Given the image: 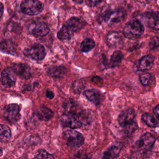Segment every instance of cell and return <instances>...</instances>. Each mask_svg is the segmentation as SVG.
I'll return each instance as SVG.
<instances>
[{"mask_svg": "<svg viewBox=\"0 0 159 159\" xmlns=\"http://www.w3.org/2000/svg\"><path fill=\"white\" fill-rule=\"evenodd\" d=\"M155 136L150 132H146L141 136L139 140L136 142L135 147L138 152L142 153H145L151 150L155 143Z\"/></svg>", "mask_w": 159, "mask_h": 159, "instance_id": "4", "label": "cell"}, {"mask_svg": "<svg viewBox=\"0 0 159 159\" xmlns=\"http://www.w3.org/2000/svg\"><path fill=\"white\" fill-rule=\"evenodd\" d=\"M153 114L156 116V117L159 120V105H157L153 109Z\"/></svg>", "mask_w": 159, "mask_h": 159, "instance_id": "33", "label": "cell"}, {"mask_svg": "<svg viewBox=\"0 0 159 159\" xmlns=\"http://www.w3.org/2000/svg\"><path fill=\"white\" fill-rule=\"evenodd\" d=\"M53 116V112L49 108L45 106H42L37 111V117L39 119L43 120H48Z\"/></svg>", "mask_w": 159, "mask_h": 159, "instance_id": "21", "label": "cell"}, {"mask_svg": "<svg viewBox=\"0 0 159 159\" xmlns=\"http://www.w3.org/2000/svg\"><path fill=\"white\" fill-rule=\"evenodd\" d=\"M21 11L28 16H36L43 10L42 4L37 0H25L20 4Z\"/></svg>", "mask_w": 159, "mask_h": 159, "instance_id": "5", "label": "cell"}, {"mask_svg": "<svg viewBox=\"0 0 159 159\" xmlns=\"http://www.w3.org/2000/svg\"><path fill=\"white\" fill-rule=\"evenodd\" d=\"M152 80V75L149 73H142L139 76V81L143 86H147Z\"/></svg>", "mask_w": 159, "mask_h": 159, "instance_id": "28", "label": "cell"}, {"mask_svg": "<svg viewBox=\"0 0 159 159\" xmlns=\"http://www.w3.org/2000/svg\"><path fill=\"white\" fill-rule=\"evenodd\" d=\"M150 46L151 48H155L159 47V36L155 37L152 39L150 43Z\"/></svg>", "mask_w": 159, "mask_h": 159, "instance_id": "30", "label": "cell"}, {"mask_svg": "<svg viewBox=\"0 0 159 159\" xmlns=\"http://www.w3.org/2000/svg\"><path fill=\"white\" fill-rule=\"evenodd\" d=\"M102 1H86V3L87 5H88L90 7H94L101 3Z\"/></svg>", "mask_w": 159, "mask_h": 159, "instance_id": "31", "label": "cell"}, {"mask_svg": "<svg viewBox=\"0 0 159 159\" xmlns=\"http://www.w3.org/2000/svg\"><path fill=\"white\" fill-rule=\"evenodd\" d=\"M11 137V130L10 128L4 124H0V142H7Z\"/></svg>", "mask_w": 159, "mask_h": 159, "instance_id": "24", "label": "cell"}, {"mask_svg": "<svg viewBox=\"0 0 159 159\" xmlns=\"http://www.w3.org/2000/svg\"><path fill=\"white\" fill-rule=\"evenodd\" d=\"M122 147L123 145L121 143H115L103 153L102 159H116L119 156Z\"/></svg>", "mask_w": 159, "mask_h": 159, "instance_id": "15", "label": "cell"}, {"mask_svg": "<svg viewBox=\"0 0 159 159\" xmlns=\"http://www.w3.org/2000/svg\"><path fill=\"white\" fill-rule=\"evenodd\" d=\"M63 137L66 143L71 147H80L84 143V137L82 134L73 129L64 131Z\"/></svg>", "mask_w": 159, "mask_h": 159, "instance_id": "2", "label": "cell"}, {"mask_svg": "<svg viewBox=\"0 0 159 159\" xmlns=\"http://www.w3.org/2000/svg\"><path fill=\"white\" fill-rule=\"evenodd\" d=\"M144 31V27L140 21L132 20L125 25L123 28V35L127 39H135L140 37Z\"/></svg>", "mask_w": 159, "mask_h": 159, "instance_id": "1", "label": "cell"}, {"mask_svg": "<svg viewBox=\"0 0 159 159\" xmlns=\"http://www.w3.org/2000/svg\"><path fill=\"white\" fill-rule=\"evenodd\" d=\"M135 117V113L134 109L129 108L120 113L118 117V122L120 125L123 127L133 123Z\"/></svg>", "mask_w": 159, "mask_h": 159, "instance_id": "11", "label": "cell"}, {"mask_svg": "<svg viewBox=\"0 0 159 159\" xmlns=\"http://www.w3.org/2000/svg\"><path fill=\"white\" fill-rule=\"evenodd\" d=\"M154 65V58L152 55H147L142 57L136 65V68L139 71H147Z\"/></svg>", "mask_w": 159, "mask_h": 159, "instance_id": "16", "label": "cell"}, {"mask_svg": "<svg viewBox=\"0 0 159 159\" xmlns=\"http://www.w3.org/2000/svg\"><path fill=\"white\" fill-rule=\"evenodd\" d=\"M3 11H4V6H3L2 4L0 2V19H1V17L2 16Z\"/></svg>", "mask_w": 159, "mask_h": 159, "instance_id": "34", "label": "cell"}, {"mask_svg": "<svg viewBox=\"0 0 159 159\" xmlns=\"http://www.w3.org/2000/svg\"><path fill=\"white\" fill-rule=\"evenodd\" d=\"M47 72L50 76L60 78L66 73V68L63 66H51L47 68Z\"/></svg>", "mask_w": 159, "mask_h": 159, "instance_id": "20", "label": "cell"}, {"mask_svg": "<svg viewBox=\"0 0 159 159\" xmlns=\"http://www.w3.org/2000/svg\"><path fill=\"white\" fill-rule=\"evenodd\" d=\"M34 159H55V158L52 154L49 153L46 150L42 149L38 152L35 156Z\"/></svg>", "mask_w": 159, "mask_h": 159, "instance_id": "27", "label": "cell"}, {"mask_svg": "<svg viewBox=\"0 0 159 159\" xmlns=\"http://www.w3.org/2000/svg\"><path fill=\"white\" fill-rule=\"evenodd\" d=\"M25 57L34 60H42L46 55V51L44 47L40 44L36 43L31 47L25 48L24 51Z\"/></svg>", "mask_w": 159, "mask_h": 159, "instance_id": "6", "label": "cell"}, {"mask_svg": "<svg viewBox=\"0 0 159 159\" xmlns=\"http://www.w3.org/2000/svg\"><path fill=\"white\" fill-rule=\"evenodd\" d=\"M123 128H124V134H125L127 136H129L134 132H135V130L137 129V125L136 122H134L133 123H132L128 125L123 127Z\"/></svg>", "mask_w": 159, "mask_h": 159, "instance_id": "29", "label": "cell"}, {"mask_svg": "<svg viewBox=\"0 0 159 159\" xmlns=\"http://www.w3.org/2000/svg\"><path fill=\"white\" fill-rule=\"evenodd\" d=\"M123 35L119 32L112 31L109 32L106 37V42L109 46L114 47L120 45L123 41Z\"/></svg>", "mask_w": 159, "mask_h": 159, "instance_id": "18", "label": "cell"}, {"mask_svg": "<svg viewBox=\"0 0 159 159\" xmlns=\"http://www.w3.org/2000/svg\"><path fill=\"white\" fill-rule=\"evenodd\" d=\"M0 51L4 53L14 55L16 52V45L11 40H3L0 42Z\"/></svg>", "mask_w": 159, "mask_h": 159, "instance_id": "19", "label": "cell"}, {"mask_svg": "<svg viewBox=\"0 0 159 159\" xmlns=\"http://www.w3.org/2000/svg\"><path fill=\"white\" fill-rule=\"evenodd\" d=\"M143 17L148 27L159 30V12H146L143 14Z\"/></svg>", "mask_w": 159, "mask_h": 159, "instance_id": "12", "label": "cell"}, {"mask_svg": "<svg viewBox=\"0 0 159 159\" xmlns=\"http://www.w3.org/2000/svg\"><path fill=\"white\" fill-rule=\"evenodd\" d=\"M60 121L62 125L71 129H78L82 126V122L80 119H79L75 114L67 112L62 115L60 118Z\"/></svg>", "mask_w": 159, "mask_h": 159, "instance_id": "8", "label": "cell"}, {"mask_svg": "<svg viewBox=\"0 0 159 159\" xmlns=\"http://www.w3.org/2000/svg\"><path fill=\"white\" fill-rule=\"evenodd\" d=\"M45 94H46V96H47L48 98L50 99H52L53 98V97H54L53 93L52 91L49 90V89H47V90H46Z\"/></svg>", "mask_w": 159, "mask_h": 159, "instance_id": "32", "label": "cell"}, {"mask_svg": "<svg viewBox=\"0 0 159 159\" xmlns=\"http://www.w3.org/2000/svg\"><path fill=\"white\" fill-rule=\"evenodd\" d=\"M126 14L122 9H110L106 11L102 14V19L107 24H117L123 20Z\"/></svg>", "mask_w": 159, "mask_h": 159, "instance_id": "3", "label": "cell"}, {"mask_svg": "<svg viewBox=\"0 0 159 159\" xmlns=\"http://www.w3.org/2000/svg\"><path fill=\"white\" fill-rule=\"evenodd\" d=\"M142 120L150 127H157L159 126V120L155 118L149 113H145L142 116Z\"/></svg>", "mask_w": 159, "mask_h": 159, "instance_id": "23", "label": "cell"}, {"mask_svg": "<svg viewBox=\"0 0 159 159\" xmlns=\"http://www.w3.org/2000/svg\"><path fill=\"white\" fill-rule=\"evenodd\" d=\"M29 30L37 37H44L50 32L48 26L43 22H36L30 25Z\"/></svg>", "mask_w": 159, "mask_h": 159, "instance_id": "10", "label": "cell"}, {"mask_svg": "<svg viewBox=\"0 0 159 159\" xmlns=\"http://www.w3.org/2000/svg\"><path fill=\"white\" fill-rule=\"evenodd\" d=\"M75 3H78V4H81L83 2V1H73Z\"/></svg>", "mask_w": 159, "mask_h": 159, "instance_id": "35", "label": "cell"}, {"mask_svg": "<svg viewBox=\"0 0 159 159\" xmlns=\"http://www.w3.org/2000/svg\"><path fill=\"white\" fill-rule=\"evenodd\" d=\"M1 82L6 88L12 87L15 84L16 82V73L12 68H6L2 71Z\"/></svg>", "mask_w": 159, "mask_h": 159, "instance_id": "9", "label": "cell"}, {"mask_svg": "<svg viewBox=\"0 0 159 159\" xmlns=\"http://www.w3.org/2000/svg\"><path fill=\"white\" fill-rule=\"evenodd\" d=\"M95 46L94 41L89 38L84 39L80 45V50L83 52H88L91 51Z\"/></svg>", "mask_w": 159, "mask_h": 159, "instance_id": "25", "label": "cell"}, {"mask_svg": "<svg viewBox=\"0 0 159 159\" xmlns=\"http://www.w3.org/2000/svg\"><path fill=\"white\" fill-rule=\"evenodd\" d=\"M85 22L76 17H73L69 19L65 24L68 29L73 34V33L80 30L85 25Z\"/></svg>", "mask_w": 159, "mask_h": 159, "instance_id": "17", "label": "cell"}, {"mask_svg": "<svg viewBox=\"0 0 159 159\" xmlns=\"http://www.w3.org/2000/svg\"><path fill=\"white\" fill-rule=\"evenodd\" d=\"M3 116L9 123H16L20 117L19 106L17 104H9L7 105L4 109Z\"/></svg>", "mask_w": 159, "mask_h": 159, "instance_id": "7", "label": "cell"}, {"mask_svg": "<svg viewBox=\"0 0 159 159\" xmlns=\"http://www.w3.org/2000/svg\"><path fill=\"white\" fill-rule=\"evenodd\" d=\"M16 75L24 79H28L32 76V71L29 66L24 63H15L11 67Z\"/></svg>", "mask_w": 159, "mask_h": 159, "instance_id": "14", "label": "cell"}, {"mask_svg": "<svg viewBox=\"0 0 159 159\" xmlns=\"http://www.w3.org/2000/svg\"><path fill=\"white\" fill-rule=\"evenodd\" d=\"M3 154V152H2V149L0 147V157L2 156Z\"/></svg>", "mask_w": 159, "mask_h": 159, "instance_id": "36", "label": "cell"}, {"mask_svg": "<svg viewBox=\"0 0 159 159\" xmlns=\"http://www.w3.org/2000/svg\"><path fill=\"white\" fill-rule=\"evenodd\" d=\"M124 58L123 53L119 50L115 51L111 57L109 61V66L111 68H114L117 66L122 61Z\"/></svg>", "mask_w": 159, "mask_h": 159, "instance_id": "22", "label": "cell"}, {"mask_svg": "<svg viewBox=\"0 0 159 159\" xmlns=\"http://www.w3.org/2000/svg\"><path fill=\"white\" fill-rule=\"evenodd\" d=\"M71 35L73 34L71 33V32L68 29V28L64 24L58 32L57 37L60 40H70L71 39Z\"/></svg>", "mask_w": 159, "mask_h": 159, "instance_id": "26", "label": "cell"}, {"mask_svg": "<svg viewBox=\"0 0 159 159\" xmlns=\"http://www.w3.org/2000/svg\"><path fill=\"white\" fill-rule=\"evenodd\" d=\"M84 95L88 101L95 105L100 104L104 99L103 94L96 89H87L84 91Z\"/></svg>", "mask_w": 159, "mask_h": 159, "instance_id": "13", "label": "cell"}]
</instances>
